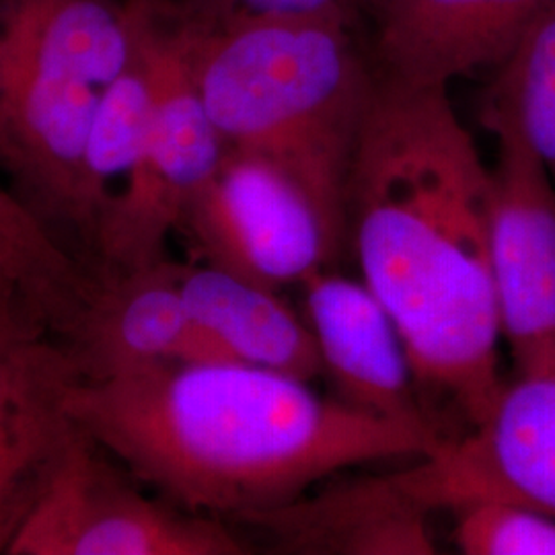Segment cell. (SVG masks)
<instances>
[{"instance_id":"obj_1","label":"cell","mask_w":555,"mask_h":555,"mask_svg":"<svg viewBox=\"0 0 555 555\" xmlns=\"http://www.w3.org/2000/svg\"><path fill=\"white\" fill-rule=\"evenodd\" d=\"M490 202L492 169L449 89L377 73L348 178L346 243L396 321L433 424L447 410L463 433L504 387Z\"/></svg>"},{"instance_id":"obj_2","label":"cell","mask_w":555,"mask_h":555,"mask_svg":"<svg viewBox=\"0 0 555 555\" xmlns=\"http://www.w3.org/2000/svg\"><path fill=\"white\" fill-rule=\"evenodd\" d=\"M85 435L179 508L251 522L350 467L428 455L435 428L369 416L311 383L241 362H163L77 378Z\"/></svg>"},{"instance_id":"obj_3","label":"cell","mask_w":555,"mask_h":555,"mask_svg":"<svg viewBox=\"0 0 555 555\" xmlns=\"http://www.w3.org/2000/svg\"><path fill=\"white\" fill-rule=\"evenodd\" d=\"M169 27L224 146L295 179L344 249L348 178L377 82L362 25L293 17Z\"/></svg>"},{"instance_id":"obj_4","label":"cell","mask_w":555,"mask_h":555,"mask_svg":"<svg viewBox=\"0 0 555 555\" xmlns=\"http://www.w3.org/2000/svg\"><path fill=\"white\" fill-rule=\"evenodd\" d=\"M144 40L155 89L153 124L126 188L112 194L101 212L93 251V270L101 276L165 261L167 238L179 231L227 151L178 36L153 7L146 11Z\"/></svg>"},{"instance_id":"obj_5","label":"cell","mask_w":555,"mask_h":555,"mask_svg":"<svg viewBox=\"0 0 555 555\" xmlns=\"http://www.w3.org/2000/svg\"><path fill=\"white\" fill-rule=\"evenodd\" d=\"M183 511V508H181ZM151 500L79 435L7 555H243L251 547L217 516Z\"/></svg>"},{"instance_id":"obj_6","label":"cell","mask_w":555,"mask_h":555,"mask_svg":"<svg viewBox=\"0 0 555 555\" xmlns=\"http://www.w3.org/2000/svg\"><path fill=\"white\" fill-rule=\"evenodd\" d=\"M179 233L198 258L272 291L332 268L341 251L327 220L295 179L270 160L227 149Z\"/></svg>"},{"instance_id":"obj_7","label":"cell","mask_w":555,"mask_h":555,"mask_svg":"<svg viewBox=\"0 0 555 555\" xmlns=\"http://www.w3.org/2000/svg\"><path fill=\"white\" fill-rule=\"evenodd\" d=\"M397 474L433 515L511 502L555 518V366L516 373L481 424Z\"/></svg>"},{"instance_id":"obj_8","label":"cell","mask_w":555,"mask_h":555,"mask_svg":"<svg viewBox=\"0 0 555 555\" xmlns=\"http://www.w3.org/2000/svg\"><path fill=\"white\" fill-rule=\"evenodd\" d=\"M498 139L490 261L502 339L516 373L555 366V181L513 119L483 112Z\"/></svg>"},{"instance_id":"obj_9","label":"cell","mask_w":555,"mask_h":555,"mask_svg":"<svg viewBox=\"0 0 555 555\" xmlns=\"http://www.w3.org/2000/svg\"><path fill=\"white\" fill-rule=\"evenodd\" d=\"M555 0H364L375 68L412 85L496 70Z\"/></svg>"},{"instance_id":"obj_10","label":"cell","mask_w":555,"mask_h":555,"mask_svg":"<svg viewBox=\"0 0 555 555\" xmlns=\"http://www.w3.org/2000/svg\"><path fill=\"white\" fill-rule=\"evenodd\" d=\"M181 263L100 276L59 339L80 378L100 380L163 362H227L190 315L179 288Z\"/></svg>"},{"instance_id":"obj_11","label":"cell","mask_w":555,"mask_h":555,"mask_svg":"<svg viewBox=\"0 0 555 555\" xmlns=\"http://www.w3.org/2000/svg\"><path fill=\"white\" fill-rule=\"evenodd\" d=\"M300 288L321 375L330 377L337 399L369 416L437 430L417 391L403 337L373 291L332 268L307 278Z\"/></svg>"},{"instance_id":"obj_12","label":"cell","mask_w":555,"mask_h":555,"mask_svg":"<svg viewBox=\"0 0 555 555\" xmlns=\"http://www.w3.org/2000/svg\"><path fill=\"white\" fill-rule=\"evenodd\" d=\"M79 377L56 336L0 348V555L79 435L66 410L68 387Z\"/></svg>"},{"instance_id":"obj_13","label":"cell","mask_w":555,"mask_h":555,"mask_svg":"<svg viewBox=\"0 0 555 555\" xmlns=\"http://www.w3.org/2000/svg\"><path fill=\"white\" fill-rule=\"evenodd\" d=\"M430 516L393 472L341 479L247 525L286 554L430 555Z\"/></svg>"},{"instance_id":"obj_14","label":"cell","mask_w":555,"mask_h":555,"mask_svg":"<svg viewBox=\"0 0 555 555\" xmlns=\"http://www.w3.org/2000/svg\"><path fill=\"white\" fill-rule=\"evenodd\" d=\"M179 288L194 323L224 360L307 383L321 377L313 332L280 291L208 263L181 266Z\"/></svg>"},{"instance_id":"obj_15","label":"cell","mask_w":555,"mask_h":555,"mask_svg":"<svg viewBox=\"0 0 555 555\" xmlns=\"http://www.w3.org/2000/svg\"><path fill=\"white\" fill-rule=\"evenodd\" d=\"M95 284V272L15 192L0 188V293L38 300L60 336Z\"/></svg>"},{"instance_id":"obj_16","label":"cell","mask_w":555,"mask_h":555,"mask_svg":"<svg viewBox=\"0 0 555 555\" xmlns=\"http://www.w3.org/2000/svg\"><path fill=\"white\" fill-rule=\"evenodd\" d=\"M139 2V0H137ZM140 4L139 46L137 54L118 79L101 91L100 103L93 116L87 140V181L98 212L105 210L112 198L109 183L119 176H128L140 159L149 140L155 89L153 73L144 40V21L149 4ZM100 224V222H98ZM95 251V249H93Z\"/></svg>"},{"instance_id":"obj_17","label":"cell","mask_w":555,"mask_h":555,"mask_svg":"<svg viewBox=\"0 0 555 555\" xmlns=\"http://www.w3.org/2000/svg\"><path fill=\"white\" fill-rule=\"evenodd\" d=\"M483 112L513 119L555 181V2L494 70Z\"/></svg>"},{"instance_id":"obj_18","label":"cell","mask_w":555,"mask_h":555,"mask_svg":"<svg viewBox=\"0 0 555 555\" xmlns=\"http://www.w3.org/2000/svg\"><path fill=\"white\" fill-rule=\"evenodd\" d=\"M449 515L461 554L555 555L554 516L511 502H476Z\"/></svg>"},{"instance_id":"obj_19","label":"cell","mask_w":555,"mask_h":555,"mask_svg":"<svg viewBox=\"0 0 555 555\" xmlns=\"http://www.w3.org/2000/svg\"><path fill=\"white\" fill-rule=\"evenodd\" d=\"M364 0H165L160 20L206 31L247 20H344L360 23Z\"/></svg>"},{"instance_id":"obj_20","label":"cell","mask_w":555,"mask_h":555,"mask_svg":"<svg viewBox=\"0 0 555 555\" xmlns=\"http://www.w3.org/2000/svg\"><path fill=\"white\" fill-rule=\"evenodd\" d=\"M43 336H54V319L43 305L25 295H0V348Z\"/></svg>"},{"instance_id":"obj_21","label":"cell","mask_w":555,"mask_h":555,"mask_svg":"<svg viewBox=\"0 0 555 555\" xmlns=\"http://www.w3.org/2000/svg\"><path fill=\"white\" fill-rule=\"evenodd\" d=\"M139 2H146V4H151L153 9H160V7L165 4V0H139Z\"/></svg>"},{"instance_id":"obj_22","label":"cell","mask_w":555,"mask_h":555,"mask_svg":"<svg viewBox=\"0 0 555 555\" xmlns=\"http://www.w3.org/2000/svg\"><path fill=\"white\" fill-rule=\"evenodd\" d=\"M0 295H7V293H0ZM9 295H15V293H9Z\"/></svg>"}]
</instances>
